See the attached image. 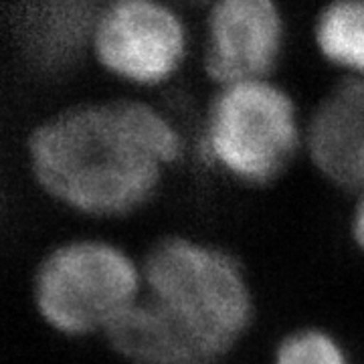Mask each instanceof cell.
<instances>
[{
  "instance_id": "6da1fadb",
  "label": "cell",
  "mask_w": 364,
  "mask_h": 364,
  "mask_svg": "<svg viewBox=\"0 0 364 364\" xmlns=\"http://www.w3.org/2000/svg\"><path fill=\"white\" fill-rule=\"evenodd\" d=\"M182 150L172 119L130 97L63 107L26 138L28 168L41 191L91 217H122L142 207Z\"/></svg>"
},
{
  "instance_id": "7a4b0ae2",
  "label": "cell",
  "mask_w": 364,
  "mask_h": 364,
  "mask_svg": "<svg viewBox=\"0 0 364 364\" xmlns=\"http://www.w3.org/2000/svg\"><path fill=\"white\" fill-rule=\"evenodd\" d=\"M142 284L219 356L233 346L253 318V298L239 261L225 249L182 235L152 243Z\"/></svg>"
},
{
  "instance_id": "3957f363",
  "label": "cell",
  "mask_w": 364,
  "mask_h": 364,
  "mask_svg": "<svg viewBox=\"0 0 364 364\" xmlns=\"http://www.w3.org/2000/svg\"><path fill=\"white\" fill-rule=\"evenodd\" d=\"M304 144L291 95L267 79L223 85L203 117L200 152L243 184L277 178Z\"/></svg>"
},
{
  "instance_id": "277c9868",
  "label": "cell",
  "mask_w": 364,
  "mask_h": 364,
  "mask_svg": "<svg viewBox=\"0 0 364 364\" xmlns=\"http://www.w3.org/2000/svg\"><path fill=\"white\" fill-rule=\"evenodd\" d=\"M142 269L102 239H75L53 247L33 273V304L45 324L65 336L104 334L140 298Z\"/></svg>"
},
{
  "instance_id": "5b68a950",
  "label": "cell",
  "mask_w": 364,
  "mask_h": 364,
  "mask_svg": "<svg viewBox=\"0 0 364 364\" xmlns=\"http://www.w3.org/2000/svg\"><path fill=\"white\" fill-rule=\"evenodd\" d=\"M90 51L112 77L156 85L178 69L186 53V28L176 11L156 0L102 4Z\"/></svg>"
},
{
  "instance_id": "8992f818",
  "label": "cell",
  "mask_w": 364,
  "mask_h": 364,
  "mask_svg": "<svg viewBox=\"0 0 364 364\" xmlns=\"http://www.w3.org/2000/svg\"><path fill=\"white\" fill-rule=\"evenodd\" d=\"M284 43V18L272 0H219L205 16L203 71L219 87L265 79Z\"/></svg>"
},
{
  "instance_id": "52a82bcc",
  "label": "cell",
  "mask_w": 364,
  "mask_h": 364,
  "mask_svg": "<svg viewBox=\"0 0 364 364\" xmlns=\"http://www.w3.org/2000/svg\"><path fill=\"white\" fill-rule=\"evenodd\" d=\"M308 158L342 191L364 188V77L344 75L326 91L304 126Z\"/></svg>"
},
{
  "instance_id": "ba28073f",
  "label": "cell",
  "mask_w": 364,
  "mask_h": 364,
  "mask_svg": "<svg viewBox=\"0 0 364 364\" xmlns=\"http://www.w3.org/2000/svg\"><path fill=\"white\" fill-rule=\"evenodd\" d=\"M100 9L87 0L13 4L9 28L23 63L41 75H59L77 65L90 49Z\"/></svg>"
},
{
  "instance_id": "9c48e42d",
  "label": "cell",
  "mask_w": 364,
  "mask_h": 364,
  "mask_svg": "<svg viewBox=\"0 0 364 364\" xmlns=\"http://www.w3.org/2000/svg\"><path fill=\"white\" fill-rule=\"evenodd\" d=\"M102 336L116 356L130 364H210L219 358L195 330L146 291Z\"/></svg>"
},
{
  "instance_id": "30bf717a",
  "label": "cell",
  "mask_w": 364,
  "mask_h": 364,
  "mask_svg": "<svg viewBox=\"0 0 364 364\" xmlns=\"http://www.w3.org/2000/svg\"><path fill=\"white\" fill-rule=\"evenodd\" d=\"M314 43L328 63L364 77V0H334L314 21Z\"/></svg>"
},
{
  "instance_id": "8fae6325",
  "label": "cell",
  "mask_w": 364,
  "mask_h": 364,
  "mask_svg": "<svg viewBox=\"0 0 364 364\" xmlns=\"http://www.w3.org/2000/svg\"><path fill=\"white\" fill-rule=\"evenodd\" d=\"M273 364H350L344 348L320 328H299L279 340Z\"/></svg>"
},
{
  "instance_id": "7c38bea8",
  "label": "cell",
  "mask_w": 364,
  "mask_h": 364,
  "mask_svg": "<svg viewBox=\"0 0 364 364\" xmlns=\"http://www.w3.org/2000/svg\"><path fill=\"white\" fill-rule=\"evenodd\" d=\"M348 227H350V237L354 245L364 253V188L358 193V198L352 207Z\"/></svg>"
}]
</instances>
